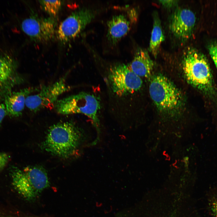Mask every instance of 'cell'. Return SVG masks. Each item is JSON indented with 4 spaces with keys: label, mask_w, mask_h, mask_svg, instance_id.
<instances>
[{
    "label": "cell",
    "mask_w": 217,
    "mask_h": 217,
    "mask_svg": "<svg viewBox=\"0 0 217 217\" xmlns=\"http://www.w3.org/2000/svg\"><path fill=\"white\" fill-rule=\"evenodd\" d=\"M81 137L80 131L73 122H60L49 127L43 147L54 155L67 158L75 153Z\"/></svg>",
    "instance_id": "obj_1"
},
{
    "label": "cell",
    "mask_w": 217,
    "mask_h": 217,
    "mask_svg": "<svg viewBox=\"0 0 217 217\" xmlns=\"http://www.w3.org/2000/svg\"><path fill=\"white\" fill-rule=\"evenodd\" d=\"M183 69L188 83L206 94L214 92L213 77L208 61L204 55L195 49L184 53Z\"/></svg>",
    "instance_id": "obj_2"
},
{
    "label": "cell",
    "mask_w": 217,
    "mask_h": 217,
    "mask_svg": "<svg viewBox=\"0 0 217 217\" xmlns=\"http://www.w3.org/2000/svg\"><path fill=\"white\" fill-rule=\"evenodd\" d=\"M12 184L17 192L29 201L33 200L49 186L45 170L38 166L15 168L11 171Z\"/></svg>",
    "instance_id": "obj_3"
},
{
    "label": "cell",
    "mask_w": 217,
    "mask_h": 217,
    "mask_svg": "<svg viewBox=\"0 0 217 217\" xmlns=\"http://www.w3.org/2000/svg\"><path fill=\"white\" fill-rule=\"evenodd\" d=\"M100 107V102L96 96L82 92L58 99L54 108L61 115L82 114L86 115L92 120L97 128L99 125L98 114Z\"/></svg>",
    "instance_id": "obj_4"
},
{
    "label": "cell",
    "mask_w": 217,
    "mask_h": 217,
    "mask_svg": "<svg viewBox=\"0 0 217 217\" xmlns=\"http://www.w3.org/2000/svg\"><path fill=\"white\" fill-rule=\"evenodd\" d=\"M150 97L160 111L172 112L182 105V95L177 87L168 78L157 75L153 78L149 86Z\"/></svg>",
    "instance_id": "obj_5"
},
{
    "label": "cell",
    "mask_w": 217,
    "mask_h": 217,
    "mask_svg": "<svg viewBox=\"0 0 217 217\" xmlns=\"http://www.w3.org/2000/svg\"><path fill=\"white\" fill-rule=\"evenodd\" d=\"M68 74L52 84L42 86L36 94L28 96L25 106L34 112L44 108H54L59 97L71 89L66 82Z\"/></svg>",
    "instance_id": "obj_6"
},
{
    "label": "cell",
    "mask_w": 217,
    "mask_h": 217,
    "mask_svg": "<svg viewBox=\"0 0 217 217\" xmlns=\"http://www.w3.org/2000/svg\"><path fill=\"white\" fill-rule=\"evenodd\" d=\"M108 78L112 90L119 96L127 95L138 91L143 83L141 77L132 71L129 65L123 64L112 66Z\"/></svg>",
    "instance_id": "obj_7"
},
{
    "label": "cell",
    "mask_w": 217,
    "mask_h": 217,
    "mask_svg": "<svg viewBox=\"0 0 217 217\" xmlns=\"http://www.w3.org/2000/svg\"><path fill=\"white\" fill-rule=\"evenodd\" d=\"M96 14L94 11L85 8L73 12L59 25L56 35L58 39L65 43L74 39L93 19Z\"/></svg>",
    "instance_id": "obj_8"
},
{
    "label": "cell",
    "mask_w": 217,
    "mask_h": 217,
    "mask_svg": "<svg viewBox=\"0 0 217 217\" xmlns=\"http://www.w3.org/2000/svg\"><path fill=\"white\" fill-rule=\"evenodd\" d=\"M56 18L31 16L24 20L21 24L24 32L33 40L39 42H46L56 35Z\"/></svg>",
    "instance_id": "obj_9"
},
{
    "label": "cell",
    "mask_w": 217,
    "mask_h": 217,
    "mask_svg": "<svg viewBox=\"0 0 217 217\" xmlns=\"http://www.w3.org/2000/svg\"><path fill=\"white\" fill-rule=\"evenodd\" d=\"M17 63L9 55H0V99L4 100L16 86L24 82L17 70Z\"/></svg>",
    "instance_id": "obj_10"
},
{
    "label": "cell",
    "mask_w": 217,
    "mask_h": 217,
    "mask_svg": "<svg viewBox=\"0 0 217 217\" xmlns=\"http://www.w3.org/2000/svg\"><path fill=\"white\" fill-rule=\"evenodd\" d=\"M195 22V14L191 11L179 8L175 10L172 15L170 27L177 37L186 40L191 36Z\"/></svg>",
    "instance_id": "obj_11"
},
{
    "label": "cell",
    "mask_w": 217,
    "mask_h": 217,
    "mask_svg": "<svg viewBox=\"0 0 217 217\" xmlns=\"http://www.w3.org/2000/svg\"><path fill=\"white\" fill-rule=\"evenodd\" d=\"M39 89L37 88L29 87L17 92H12L4 100L7 115L15 117L21 115L25 106V101L27 96Z\"/></svg>",
    "instance_id": "obj_12"
},
{
    "label": "cell",
    "mask_w": 217,
    "mask_h": 217,
    "mask_svg": "<svg viewBox=\"0 0 217 217\" xmlns=\"http://www.w3.org/2000/svg\"><path fill=\"white\" fill-rule=\"evenodd\" d=\"M107 37L113 45L116 44L126 35L130 29V24L126 17L122 14L113 16L107 23Z\"/></svg>",
    "instance_id": "obj_13"
},
{
    "label": "cell",
    "mask_w": 217,
    "mask_h": 217,
    "mask_svg": "<svg viewBox=\"0 0 217 217\" xmlns=\"http://www.w3.org/2000/svg\"><path fill=\"white\" fill-rule=\"evenodd\" d=\"M129 65L132 71L140 77H147L151 74L154 63L146 51L140 49Z\"/></svg>",
    "instance_id": "obj_14"
},
{
    "label": "cell",
    "mask_w": 217,
    "mask_h": 217,
    "mask_svg": "<svg viewBox=\"0 0 217 217\" xmlns=\"http://www.w3.org/2000/svg\"><path fill=\"white\" fill-rule=\"evenodd\" d=\"M153 17V26L149 42V50L154 56L156 58L160 45L164 40V36L161 21L157 12H154Z\"/></svg>",
    "instance_id": "obj_15"
},
{
    "label": "cell",
    "mask_w": 217,
    "mask_h": 217,
    "mask_svg": "<svg viewBox=\"0 0 217 217\" xmlns=\"http://www.w3.org/2000/svg\"><path fill=\"white\" fill-rule=\"evenodd\" d=\"M42 9L50 17L56 18L61 8L62 2L60 0H39Z\"/></svg>",
    "instance_id": "obj_16"
},
{
    "label": "cell",
    "mask_w": 217,
    "mask_h": 217,
    "mask_svg": "<svg viewBox=\"0 0 217 217\" xmlns=\"http://www.w3.org/2000/svg\"><path fill=\"white\" fill-rule=\"evenodd\" d=\"M209 206L212 217H217V193L213 194L210 197Z\"/></svg>",
    "instance_id": "obj_17"
},
{
    "label": "cell",
    "mask_w": 217,
    "mask_h": 217,
    "mask_svg": "<svg viewBox=\"0 0 217 217\" xmlns=\"http://www.w3.org/2000/svg\"><path fill=\"white\" fill-rule=\"evenodd\" d=\"M209 54L217 68V43L210 45L209 47Z\"/></svg>",
    "instance_id": "obj_18"
},
{
    "label": "cell",
    "mask_w": 217,
    "mask_h": 217,
    "mask_svg": "<svg viewBox=\"0 0 217 217\" xmlns=\"http://www.w3.org/2000/svg\"><path fill=\"white\" fill-rule=\"evenodd\" d=\"M10 158V156L5 153H0V171L6 166Z\"/></svg>",
    "instance_id": "obj_19"
},
{
    "label": "cell",
    "mask_w": 217,
    "mask_h": 217,
    "mask_svg": "<svg viewBox=\"0 0 217 217\" xmlns=\"http://www.w3.org/2000/svg\"><path fill=\"white\" fill-rule=\"evenodd\" d=\"M178 1L176 0H160V2L165 7L171 8L175 6Z\"/></svg>",
    "instance_id": "obj_20"
},
{
    "label": "cell",
    "mask_w": 217,
    "mask_h": 217,
    "mask_svg": "<svg viewBox=\"0 0 217 217\" xmlns=\"http://www.w3.org/2000/svg\"><path fill=\"white\" fill-rule=\"evenodd\" d=\"M7 115L4 104H0V125L5 117Z\"/></svg>",
    "instance_id": "obj_21"
},
{
    "label": "cell",
    "mask_w": 217,
    "mask_h": 217,
    "mask_svg": "<svg viewBox=\"0 0 217 217\" xmlns=\"http://www.w3.org/2000/svg\"><path fill=\"white\" fill-rule=\"evenodd\" d=\"M6 217H20V216H7Z\"/></svg>",
    "instance_id": "obj_22"
}]
</instances>
